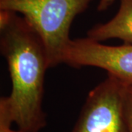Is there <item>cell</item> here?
Segmentation results:
<instances>
[{
	"label": "cell",
	"mask_w": 132,
	"mask_h": 132,
	"mask_svg": "<svg viewBox=\"0 0 132 132\" xmlns=\"http://www.w3.org/2000/svg\"><path fill=\"white\" fill-rule=\"evenodd\" d=\"M0 47L12 81L11 93L0 102L19 130L39 132L46 125L42 104L49 68L42 40L22 15L0 10Z\"/></svg>",
	"instance_id": "6da1fadb"
},
{
	"label": "cell",
	"mask_w": 132,
	"mask_h": 132,
	"mask_svg": "<svg viewBox=\"0 0 132 132\" xmlns=\"http://www.w3.org/2000/svg\"><path fill=\"white\" fill-rule=\"evenodd\" d=\"M91 0H0V10L22 15L42 40L48 67L62 63L73 20Z\"/></svg>",
	"instance_id": "7a4b0ae2"
},
{
	"label": "cell",
	"mask_w": 132,
	"mask_h": 132,
	"mask_svg": "<svg viewBox=\"0 0 132 132\" xmlns=\"http://www.w3.org/2000/svg\"><path fill=\"white\" fill-rule=\"evenodd\" d=\"M127 86L108 74L88 94L72 132H129L125 104Z\"/></svg>",
	"instance_id": "3957f363"
},
{
	"label": "cell",
	"mask_w": 132,
	"mask_h": 132,
	"mask_svg": "<svg viewBox=\"0 0 132 132\" xmlns=\"http://www.w3.org/2000/svg\"><path fill=\"white\" fill-rule=\"evenodd\" d=\"M62 63L74 68H99L126 85L132 86V44L106 46L88 37L71 40Z\"/></svg>",
	"instance_id": "277c9868"
},
{
	"label": "cell",
	"mask_w": 132,
	"mask_h": 132,
	"mask_svg": "<svg viewBox=\"0 0 132 132\" xmlns=\"http://www.w3.org/2000/svg\"><path fill=\"white\" fill-rule=\"evenodd\" d=\"M120 7L112 19L98 24L87 32V37L95 41L119 39L132 44V0H119Z\"/></svg>",
	"instance_id": "5b68a950"
},
{
	"label": "cell",
	"mask_w": 132,
	"mask_h": 132,
	"mask_svg": "<svg viewBox=\"0 0 132 132\" xmlns=\"http://www.w3.org/2000/svg\"><path fill=\"white\" fill-rule=\"evenodd\" d=\"M13 122L7 108L0 102V132H24L21 130H13L11 128Z\"/></svg>",
	"instance_id": "8992f818"
},
{
	"label": "cell",
	"mask_w": 132,
	"mask_h": 132,
	"mask_svg": "<svg viewBox=\"0 0 132 132\" xmlns=\"http://www.w3.org/2000/svg\"><path fill=\"white\" fill-rule=\"evenodd\" d=\"M126 114L129 132H132V86H127L126 92Z\"/></svg>",
	"instance_id": "52a82bcc"
},
{
	"label": "cell",
	"mask_w": 132,
	"mask_h": 132,
	"mask_svg": "<svg viewBox=\"0 0 132 132\" xmlns=\"http://www.w3.org/2000/svg\"><path fill=\"white\" fill-rule=\"evenodd\" d=\"M114 0H100L98 9L100 11H103L108 8L113 3Z\"/></svg>",
	"instance_id": "ba28073f"
}]
</instances>
